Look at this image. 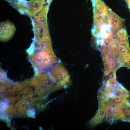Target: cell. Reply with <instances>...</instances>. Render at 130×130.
<instances>
[{"instance_id": "1", "label": "cell", "mask_w": 130, "mask_h": 130, "mask_svg": "<svg viewBox=\"0 0 130 130\" xmlns=\"http://www.w3.org/2000/svg\"><path fill=\"white\" fill-rule=\"evenodd\" d=\"M99 50L104 65L103 76L116 72L120 67L124 66L120 60L114 38L105 41Z\"/></svg>"}, {"instance_id": "2", "label": "cell", "mask_w": 130, "mask_h": 130, "mask_svg": "<svg viewBox=\"0 0 130 130\" xmlns=\"http://www.w3.org/2000/svg\"><path fill=\"white\" fill-rule=\"evenodd\" d=\"M115 39L120 60L124 64L130 60V48L125 28L122 27L118 31Z\"/></svg>"}, {"instance_id": "3", "label": "cell", "mask_w": 130, "mask_h": 130, "mask_svg": "<svg viewBox=\"0 0 130 130\" xmlns=\"http://www.w3.org/2000/svg\"><path fill=\"white\" fill-rule=\"evenodd\" d=\"M101 87L104 89L103 91L110 99L118 96L128 98L130 97V91L117 81L116 77L108 79Z\"/></svg>"}, {"instance_id": "4", "label": "cell", "mask_w": 130, "mask_h": 130, "mask_svg": "<svg viewBox=\"0 0 130 130\" xmlns=\"http://www.w3.org/2000/svg\"><path fill=\"white\" fill-rule=\"evenodd\" d=\"M57 63L49 70V76L56 84L63 88H66L71 83L70 76L64 67L59 61Z\"/></svg>"}, {"instance_id": "5", "label": "cell", "mask_w": 130, "mask_h": 130, "mask_svg": "<svg viewBox=\"0 0 130 130\" xmlns=\"http://www.w3.org/2000/svg\"><path fill=\"white\" fill-rule=\"evenodd\" d=\"M0 37L5 40L10 38L12 36L15 30V28L12 23L5 22L1 23L0 26Z\"/></svg>"}, {"instance_id": "6", "label": "cell", "mask_w": 130, "mask_h": 130, "mask_svg": "<svg viewBox=\"0 0 130 130\" xmlns=\"http://www.w3.org/2000/svg\"><path fill=\"white\" fill-rule=\"evenodd\" d=\"M129 98L124 96H118L112 99H110L109 104L122 109L130 107V102Z\"/></svg>"}, {"instance_id": "7", "label": "cell", "mask_w": 130, "mask_h": 130, "mask_svg": "<svg viewBox=\"0 0 130 130\" xmlns=\"http://www.w3.org/2000/svg\"><path fill=\"white\" fill-rule=\"evenodd\" d=\"M105 119L107 121H113L115 117L121 114L123 110L114 106L108 104L105 108Z\"/></svg>"}, {"instance_id": "8", "label": "cell", "mask_w": 130, "mask_h": 130, "mask_svg": "<svg viewBox=\"0 0 130 130\" xmlns=\"http://www.w3.org/2000/svg\"><path fill=\"white\" fill-rule=\"evenodd\" d=\"M105 108H98L96 114L89 121V123L91 127L96 126L102 123L105 116Z\"/></svg>"}, {"instance_id": "9", "label": "cell", "mask_w": 130, "mask_h": 130, "mask_svg": "<svg viewBox=\"0 0 130 130\" xmlns=\"http://www.w3.org/2000/svg\"><path fill=\"white\" fill-rule=\"evenodd\" d=\"M46 0H32L29 1L30 10L36 13L42 9Z\"/></svg>"}, {"instance_id": "10", "label": "cell", "mask_w": 130, "mask_h": 130, "mask_svg": "<svg viewBox=\"0 0 130 130\" xmlns=\"http://www.w3.org/2000/svg\"><path fill=\"white\" fill-rule=\"evenodd\" d=\"M97 97L98 100V108H105L110 102V99L103 91L98 90Z\"/></svg>"}, {"instance_id": "11", "label": "cell", "mask_w": 130, "mask_h": 130, "mask_svg": "<svg viewBox=\"0 0 130 130\" xmlns=\"http://www.w3.org/2000/svg\"><path fill=\"white\" fill-rule=\"evenodd\" d=\"M117 120L129 122L130 120V109L127 108L123 110L121 114L114 118L113 121Z\"/></svg>"}, {"instance_id": "12", "label": "cell", "mask_w": 130, "mask_h": 130, "mask_svg": "<svg viewBox=\"0 0 130 130\" xmlns=\"http://www.w3.org/2000/svg\"><path fill=\"white\" fill-rule=\"evenodd\" d=\"M124 66L127 67L130 69V60L124 64Z\"/></svg>"}, {"instance_id": "13", "label": "cell", "mask_w": 130, "mask_h": 130, "mask_svg": "<svg viewBox=\"0 0 130 130\" xmlns=\"http://www.w3.org/2000/svg\"><path fill=\"white\" fill-rule=\"evenodd\" d=\"M130 11V0H125Z\"/></svg>"}, {"instance_id": "14", "label": "cell", "mask_w": 130, "mask_h": 130, "mask_svg": "<svg viewBox=\"0 0 130 130\" xmlns=\"http://www.w3.org/2000/svg\"><path fill=\"white\" fill-rule=\"evenodd\" d=\"M52 0H46V2L47 3L49 4Z\"/></svg>"}, {"instance_id": "15", "label": "cell", "mask_w": 130, "mask_h": 130, "mask_svg": "<svg viewBox=\"0 0 130 130\" xmlns=\"http://www.w3.org/2000/svg\"><path fill=\"white\" fill-rule=\"evenodd\" d=\"M129 122L130 123V120Z\"/></svg>"}]
</instances>
